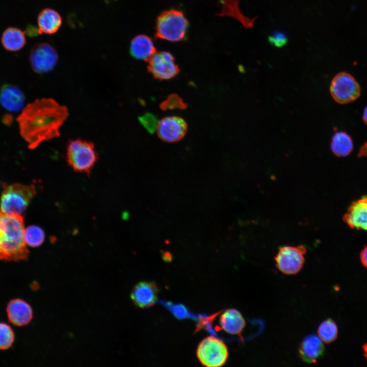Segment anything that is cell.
Here are the masks:
<instances>
[{"label":"cell","instance_id":"6da1fadb","mask_svg":"<svg viewBox=\"0 0 367 367\" xmlns=\"http://www.w3.org/2000/svg\"><path fill=\"white\" fill-rule=\"evenodd\" d=\"M69 115L67 108L50 98L29 103L17 117L20 136L30 149L60 136V129Z\"/></svg>","mask_w":367,"mask_h":367},{"label":"cell","instance_id":"7a4b0ae2","mask_svg":"<svg viewBox=\"0 0 367 367\" xmlns=\"http://www.w3.org/2000/svg\"><path fill=\"white\" fill-rule=\"evenodd\" d=\"M22 215L10 214L0 208V260H27L29 251L24 240Z\"/></svg>","mask_w":367,"mask_h":367},{"label":"cell","instance_id":"3957f363","mask_svg":"<svg viewBox=\"0 0 367 367\" xmlns=\"http://www.w3.org/2000/svg\"><path fill=\"white\" fill-rule=\"evenodd\" d=\"M189 24L181 11L174 9L164 11L156 19L155 37L171 42L182 41L186 37Z\"/></svg>","mask_w":367,"mask_h":367},{"label":"cell","instance_id":"277c9868","mask_svg":"<svg viewBox=\"0 0 367 367\" xmlns=\"http://www.w3.org/2000/svg\"><path fill=\"white\" fill-rule=\"evenodd\" d=\"M36 194L33 185L4 184L0 198L1 209L8 214L22 215Z\"/></svg>","mask_w":367,"mask_h":367},{"label":"cell","instance_id":"5b68a950","mask_svg":"<svg viewBox=\"0 0 367 367\" xmlns=\"http://www.w3.org/2000/svg\"><path fill=\"white\" fill-rule=\"evenodd\" d=\"M66 159L74 171L89 175L97 161L98 154L92 142L77 139L68 142Z\"/></svg>","mask_w":367,"mask_h":367},{"label":"cell","instance_id":"8992f818","mask_svg":"<svg viewBox=\"0 0 367 367\" xmlns=\"http://www.w3.org/2000/svg\"><path fill=\"white\" fill-rule=\"evenodd\" d=\"M196 355L200 362L207 367L223 366L228 357L226 345L212 336L203 339L198 344Z\"/></svg>","mask_w":367,"mask_h":367},{"label":"cell","instance_id":"52a82bcc","mask_svg":"<svg viewBox=\"0 0 367 367\" xmlns=\"http://www.w3.org/2000/svg\"><path fill=\"white\" fill-rule=\"evenodd\" d=\"M330 91L333 99L340 104L352 102L360 94L359 85L354 77L347 72L338 73L334 77Z\"/></svg>","mask_w":367,"mask_h":367},{"label":"cell","instance_id":"ba28073f","mask_svg":"<svg viewBox=\"0 0 367 367\" xmlns=\"http://www.w3.org/2000/svg\"><path fill=\"white\" fill-rule=\"evenodd\" d=\"M306 248L299 246L281 247L275 257L278 270L286 275H294L299 272L305 262Z\"/></svg>","mask_w":367,"mask_h":367},{"label":"cell","instance_id":"9c48e42d","mask_svg":"<svg viewBox=\"0 0 367 367\" xmlns=\"http://www.w3.org/2000/svg\"><path fill=\"white\" fill-rule=\"evenodd\" d=\"M29 61L33 70L37 73H45L51 71L57 64L58 55L49 44L40 43L32 48Z\"/></svg>","mask_w":367,"mask_h":367},{"label":"cell","instance_id":"30bf717a","mask_svg":"<svg viewBox=\"0 0 367 367\" xmlns=\"http://www.w3.org/2000/svg\"><path fill=\"white\" fill-rule=\"evenodd\" d=\"M147 69L153 77L160 80H169L176 76L179 68L174 56L168 51H156L147 61Z\"/></svg>","mask_w":367,"mask_h":367},{"label":"cell","instance_id":"8fae6325","mask_svg":"<svg viewBox=\"0 0 367 367\" xmlns=\"http://www.w3.org/2000/svg\"><path fill=\"white\" fill-rule=\"evenodd\" d=\"M156 131L158 136L163 141L166 142H176L186 135L187 124L179 117H166L159 121Z\"/></svg>","mask_w":367,"mask_h":367},{"label":"cell","instance_id":"7c38bea8","mask_svg":"<svg viewBox=\"0 0 367 367\" xmlns=\"http://www.w3.org/2000/svg\"><path fill=\"white\" fill-rule=\"evenodd\" d=\"M343 219L351 228L367 231V195L353 201Z\"/></svg>","mask_w":367,"mask_h":367},{"label":"cell","instance_id":"4fadbf2b","mask_svg":"<svg viewBox=\"0 0 367 367\" xmlns=\"http://www.w3.org/2000/svg\"><path fill=\"white\" fill-rule=\"evenodd\" d=\"M6 312L9 321L16 326L27 325L33 318L31 306L20 298L11 299L7 305Z\"/></svg>","mask_w":367,"mask_h":367},{"label":"cell","instance_id":"5bb4252c","mask_svg":"<svg viewBox=\"0 0 367 367\" xmlns=\"http://www.w3.org/2000/svg\"><path fill=\"white\" fill-rule=\"evenodd\" d=\"M158 287L154 282L141 281L133 288L130 298L138 307L146 308L153 306L158 298Z\"/></svg>","mask_w":367,"mask_h":367},{"label":"cell","instance_id":"9a60e30c","mask_svg":"<svg viewBox=\"0 0 367 367\" xmlns=\"http://www.w3.org/2000/svg\"><path fill=\"white\" fill-rule=\"evenodd\" d=\"M24 102V93L18 87L5 84L1 87L0 104L6 110L14 113L22 111Z\"/></svg>","mask_w":367,"mask_h":367},{"label":"cell","instance_id":"2e32d148","mask_svg":"<svg viewBox=\"0 0 367 367\" xmlns=\"http://www.w3.org/2000/svg\"><path fill=\"white\" fill-rule=\"evenodd\" d=\"M323 341L318 336L310 334L306 336L299 348V354L304 362L314 363L320 359L324 353Z\"/></svg>","mask_w":367,"mask_h":367},{"label":"cell","instance_id":"e0dca14e","mask_svg":"<svg viewBox=\"0 0 367 367\" xmlns=\"http://www.w3.org/2000/svg\"><path fill=\"white\" fill-rule=\"evenodd\" d=\"M62 22V17L57 11L51 8H45L38 15V32L48 35L55 34L60 29Z\"/></svg>","mask_w":367,"mask_h":367},{"label":"cell","instance_id":"ac0fdd59","mask_svg":"<svg viewBox=\"0 0 367 367\" xmlns=\"http://www.w3.org/2000/svg\"><path fill=\"white\" fill-rule=\"evenodd\" d=\"M156 51L152 40L146 35H137L131 40L130 53L135 59L147 61Z\"/></svg>","mask_w":367,"mask_h":367},{"label":"cell","instance_id":"d6986e66","mask_svg":"<svg viewBox=\"0 0 367 367\" xmlns=\"http://www.w3.org/2000/svg\"><path fill=\"white\" fill-rule=\"evenodd\" d=\"M221 10L219 16L232 17L240 22L246 28H251L254 24L255 17L250 18L245 16L240 10L239 0H218Z\"/></svg>","mask_w":367,"mask_h":367},{"label":"cell","instance_id":"ffe728a7","mask_svg":"<svg viewBox=\"0 0 367 367\" xmlns=\"http://www.w3.org/2000/svg\"><path fill=\"white\" fill-rule=\"evenodd\" d=\"M221 328L230 334H240L246 322L241 312L234 308L226 310L220 318Z\"/></svg>","mask_w":367,"mask_h":367},{"label":"cell","instance_id":"44dd1931","mask_svg":"<svg viewBox=\"0 0 367 367\" xmlns=\"http://www.w3.org/2000/svg\"><path fill=\"white\" fill-rule=\"evenodd\" d=\"M1 43L4 48L8 51H18L26 44L25 33L17 28L9 27L3 33Z\"/></svg>","mask_w":367,"mask_h":367},{"label":"cell","instance_id":"7402d4cb","mask_svg":"<svg viewBox=\"0 0 367 367\" xmlns=\"http://www.w3.org/2000/svg\"><path fill=\"white\" fill-rule=\"evenodd\" d=\"M353 141L349 135L344 132L335 133L332 137L331 149L339 157L349 155L353 150Z\"/></svg>","mask_w":367,"mask_h":367},{"label":"cell","instance_id":"603a6c76","mask_svg":"<svg viewBox=\"0 0 367 367\" xmlns=\"http://www.w3.org/2000/svg\"><path fill=\"white\" fill-rule=\"evenodd\" d=\"M337 327L335 323L328 319L323 321L318 329V334L323 342L329 344L333 342L337 337Z\"/></svg>","mask_w":367,"mask_h":367},{"label":"cell","instance_id":"cb8c5ba5","mask_svg":"<svg viewBox=\"0 0 367 367\" xmlns=\"http://www.w3.org/2000/svg\"><path fill=\"white\" fill-rule=\"evenodd\" d=\"M24 237L27 245L36 247L40 246L44 242L45 234L40 227L31 225L25 229Z\"/></svg>","mask_w":367,"mask_h":367},{"label":"cell","instance_id":"d4e9b609","mask_svg":"<svg viewBox=\"0 0 367 367\" xmlns=\"http://www.w3.org/2000/svg\"><path fill=\"white\" fill-rule=\"evenodd\" d=\"M14 339L15 335L12 328L8 324L0 322V350L10 348Z\"/></svg>","mask_w":367,"mask_h":367},{"label":"cell","instance_id":"484cf974","mask_svg":"<svg viewBox=\"0 0 367 367\" xmlns=\"http://www.w3.org/2000/svg\"><path fill=\"white\" fill-rule=\"evenodd\" d=\"M163 110L173 109H185L187 107V104L177 94L170 95L167 99L163 101L160 105Z\"/></svg>","mask_w":367,"mask_h":367},{"label":"cell","instance_id":"4316f807","mask_svg":"<svg viewBox=\"0 0 367 367\" xmlns=\"http://www.w3.org/2000/svg\"><path fill=\"white\" fill-rule=\"evenodd\" d=\"M138 119L143 126L150 133L153 134L157 129L159 121L153 114L147 113L140 116Z\"/></svg>","mask_w":367,"mask_h":367},{"label":"cell","instance_id":"83f0119b","mask_svg":"<svg viewBox=\"0 0 367 367\" xmlns=\"http://www.w3.org/2000/svg\"><path fill=\"white\" fill-rule=\"evenodd\" d=\"M269 41L274 46L281 47L286 44L287 39L285 35L283 33L281 32H276L269 36Z\"/></svg>","mask_w":367,"mask_h":367},{"label":"cell","instance_id":"f1b7e54d","mask_svg":"<svg viewBox=\"0 0 367 367\" xmlns=\"http://www.w3.org/2000/svg\"><path fill=\"white\" fill-rule=\"evenodd\" d=\"M360 259L363 266L367 268V246L364 247L361 251Z\"/></svg>","mask_w":367,"mask_h":367},{"label":"cell","instance_id":"f546056e","mask_svg":"<svg viewBox=\"0 0 367 367\" xmlns=\"http://www.w3.org/2000/svg\"><path fill=\"white\" fill-rule=\"evenodd\" d=\"M367 155V142H366L360 148L358 156H364Z\"/></svg>","mask_w":367,"mask_h":367},{"label":"cell","instance_id":"4dcf8cb0","mask_svg":"<svg viewBox=\"0 0 367 367\" xmlns=\"http://www.w3.org/2000/svg\"><path fill=\"white\" fill-rule=\"evenodd\" d=\"M163 259L166 261H169L171 259V255L169 252H165L163 255Z\"/></svg>","mask_w":367,"mask_h":367},{"label":"cell","instance_id":"1f68e13d","mask_svg":"<svg viewBox=\"0 0 367 367\" xmlns=\"http://www.w3.org/2000/svg\"><path fill=\"white\" fill-rule=\"evenodd\" d=\"M363 120L367 125V107L364 109L363 115Z\"/></svg>","mask_w":367,"mask_h":367},{"label":"cell","instance_id":"d6a6232c","mask_svg":"<svg viewBox=\"0 0 367 367\" xmlns=\"http://www.w3.org/2000/svg\"><path fill=\"white\" fill-rule=\"evenodd\" d=\"M363 349L364 351V356L367 361V343L364 344L363 346Z\"/></svg>","mask_w":367,"mask_h":367}]
</instances>
